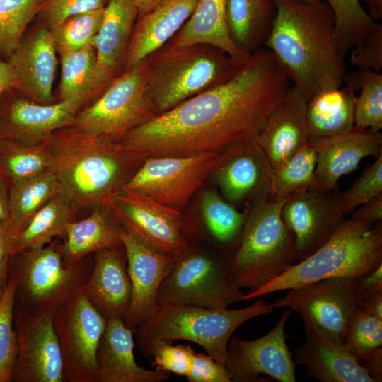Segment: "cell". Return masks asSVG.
<instances>
[{
  "label": "cell",
  "mask_w": 382,
  "mask_h": 382,
  "mask_svg": "<svg viewBox=\"0 0 382 382\" xmlns=\"http://www.w3.org/2000/svg\"><path fill=\"white\" fill-rule=\"evenodd\" d=\"M289 86L273 54L260 47L229 81L133 128L118 141L149 156L225 151L255 140Z\"/></svg>",
  "instance_id": "1"
},
{
  "label": "cell",
  "mask_w": 382,
  "mask_h": 382,
  "mask_svg": "<svg viewBox=\"0 0 382 382\" xmlns=\"http://www.w3.org/2000/svg\"><path fill=\"white\" fill-rule=\"evenodd\" d=\"M276 16L264 43L290 83L307 101L318 91L340 87L346 74L345 57L337 50L335 18L324 1L273 0Z\"/></svg>",
  "instance_id": "2"
},
{
  "label": "cell",
  "mask_w": 382,
  "mask_h": 382,
  "mask_svg": "<svg viewBox=\"0 0 382 382\" xmlns=\"http://www.w3.org/2000/svg\"><path fill=\"white\" fill-rule=\"evenodd\" d=\"M45 143L61 192L81 207L105 208L149 156L141 149L73 126L55 131Z\"/></svg>",
  "instance_id": "3"
},
{
  "label": "cell",
  "mask_w": 382,
  "mask_h": 382,
  "mask_svg": "<svg viewBox=\"0 0 382 382\" xmlns=\"http://www.w3.org/2000/svg\"><path fill=\"white\" fill-rule=\"evenodd\" d=\"M144 60L145 95L156 117L229 81L244 65L214 46L170 40Z\"/></svg>",
  "instance_id": "4"
},
{
  "label": "cell",
  "mask_w": 382,
  "mask_h": 382,
  "mask_svg": "<svg viewBox=\"0 0 382 382\" xmlns=\"http://www.w3.org/2000/svg\"><path fill=\"white\" fill-rule=\"evenodd\" d=\"M382 265L381 222L345 219L330 238L279 276L245 294L243 301L291 289L323 279L357 278Z\"/></svg>",
  "instance_id": "5"
},
{
  "label": "cell",
  "mask_w": 382,
  "mask_h": 382,
  "mask_svg": "<svg viewBox=\"0 0 382 382\" xmlns=\"http://www.w3.org/2000/svg\"><path fill=\"white\" fill-rule=\"evenodd\" d=\"M272 304L260 299L239 308H208L183 304H159L156 313L133 330L141 354L151 357L160 341L187 340L201 346L214 360L224 365L227 347L234 331L245 321L271 313Z\"/></svg>",
  "instance_id": "6"
},
{
  "label": "cell",
  "mask_w": 382,
  "mask_h": 382,
  "mask_svg": "<svg viewBox=\"0 0 382 382\" xmlns=\"http://www.w3.org/2000/svg\"><path fill=\"white\" fill-rule=\"evenodd\" d=\"M287 198L252 205L231 260L236 285L256 289L284 272L296 260L295 238L282 218Z\"/></svg>",
  "instance_id": "7"
},
{
  "label": "cell",
  "mask_w": 382,
  "mask_h": 382,
  "mask_svg": "<svg viewBox=\"0 0 382 382\" xmlns=\"http://www.w3.org/2000/svg\"><path fill=\"white\" fill-rule=\"evenodd\" d=\"M231 260L228 255L189 241L188 248L163 280L157 294L158 303L225 308L243 301L245 293L233 278Z\"/></svg>",
  "instance_id": "8"
},
{
  "label": "cell",
  "mask_w": 382,
  "mask_h": 382,
  "mask_svg": "<svg viewBox=\"0 0 382 382\" xmlns=\"http://www.w3.org/2000/svg\"><path fill=\"white\" fill-rule=\"evenodd\" d=\"M19 254L14 270L18 277L16 296L21 299V309L30 313L57 309L73 299L81 292L93 266L84 258L65 266L54 244Z\"/></svg>",
  "instance_id": "9"
},
{
  "label": "cell",
  "mask_w": 382,
  "mask_h": 382,
  "mask_svg": "<svg viewBox=\"0 0 382 382\" xmlns=\"http://www.w3.org/2000/svg\"><path fill=\"white\" fill-rule=\"evenodd\" d=\"M146 63L116 76L104 92L75 116L80 130L119 141L126 133L156 117L145 95Z\"/></svg>",
  "instance_id": "10"
},
{
  "label": "cell",
  "mask_w": 382,
  "mask_h": 382,
  "mask_svg": "<svg viewBox=\"0 0 382 382\" xmlns=\"http://www.w3.org/2000/svg\"><path fill=\"white\" fill-rule=\"evenodd\" d=\"M228 150L183 156H149L124 190L180 212Z\"/></svg>",
  "instance_id": "11"
},
{
  "label": "cell",
  "mask_w": 382,
  "mask_h": 382,
  "mask_svg": "<svg viewBox=\"0 0 382 382\" xmlns=\"http://www.w3.org/2000/svg\"><path fill=\"white\" fill-rule=\"evenodd\" d=\"M52 321L64 381L98 382L97 351L107 320L81 291L54 311Z\"/></svg>",
  "instance_id": "12"
},
{
  "label": "cell",
  "mask_w": 382,
  "mask_h": 382,
  "mask_svg": "<svg viewBox=\"0 0 382 382\" xmlns=\"http://www.w3.org/2000/svg\"><path fill=\"white\" fill-rule=\"evenodd\" d=\"M105 209L123 230L157 251L179 256L188 248L180 211L127 190Z\"/></svg>",
  "instance_id": "13"
},
{
  "label": "cell",
  "mask_w": 382,
  "mask_h": 382,
  "mask_svg": "<svg viewBox=\"0 0 382 382\" xmlns=\"http://www.w3.org/2000/svg\"><path fill=\"white\" fill-rule=\"evenodd\" d=\"M55 310H14L17 350L12 381H64L62 354L52 321Z\"/></svg>",
  "instance_id": "14"
},
{
  "label": "cell",
  "mask_w": 382,
  "mask_h": 382,
  "mask_svg": "<svg viewBox=\"0 0 382 382\" xmlns=\"http://www.w3.org/2000/svg\"><path fill=\"white\" fill-rule=\"evenodd\" d=\"M338 189H303L292 193L282 218L295 238L296 260H304L334 234L345 219Z\"/></svg>",
  "instance_id": "15"
},
{
  "label": "cell",
  "mask_w": 382,
  "mask_h": 382,
  "mask_svg": "<svg viewBox=\"0 0 382 382\" xmlns=\"http://www.w3.org/2000/svg\"><path fill=\"white\" fill-rule=\"evenodd\" d=\"M292 310H285L275 326L253 340L231 337L224 367L231 382L296 381V364L286 343L285 325Z\"/></svg>",
  "instance_id": "16"
},
{
  "label": "cell",
  "mask_w": 382,
  "mask_h": 382,
  "mask_svg": "<svg viewBox=\"0 0 382 382\" xmlns=\"http://www.w3.org/2000/svg\"><path fill=\"white\" fill-rule=\"evenodd\" d=\"M354 280L337 277L304 284L289 289L272 305L274 308L306 312L325 336L344 344L348 321L357 301Z\"/></svg>",
  "instance_id": "17"
},
{
  "label": "cell",
  "mask_w": 382,
  "mask_h": 382,
  "mask_svg": "<svg viewBox=\"0 0 382 382\" xmlns=\"http://www.w3.org/2000/svg\"><path fill=\"white\" fill-rule=\"evenodd\" d=\"M83 107L75 100L41 104L10 89L0 96V139L43 143L55 131L71 125Z\"/></svg>",
  "instance_id": "18"
},
{
  "label": "cell",
  "mask_w": 382,
  "mask_h": 382,
  "mask_svg": "<svg viewBox=\"0 0 382 382\" xmlns=\"http://www.w3.org/2000/svg\"><path fill=\"white\" fill-rule=\"evenodd\" d=\"M118 233L126 253L132 288L131 302L123 321L127 328L133 330L157 311L158 289L178 256L149 247L120 226Z\"/></svg>",
  "instance_id": "19"
},
{
  "label": "cell",
  "mask_w": 382,
  "mask_h": 382,
  "mask_svg": "<svg viewBox=\"0 0 382 382\" xmlns=\"http://www.w3.org/2000/svg\"><path fill=\"white\" fill-rule=\"evenodd\" d=\"M51 31L40 25L25 33L8 57L13 75V90L41 104L53 103L52 87L57 65Z\"/></svg>",
  "instance_id": "20"
},
{
  "label": "cell",
  "mask_w": 382,
  "mask_h": 382,
  "mask_svg": "<svg viewBox=\"0 0 382 382\" xmlns=\"http://www.w3.org/2000/svg\"><path fill=\"white\" fill-rule=\"evenodd\" d=\"M213 175L230 203L253 205L272 197L273 169L255 141L230 149Z\"/></svg>",
  "instance_id": "21"
},
{
  "label": "cell",
  "mask_w": 382,
  "mask_h": 382,
  "mask_svg": "<svg viewBox=\"0 0 382 382\" xmlns=\"http://www.w3.org/2000/svg\"><path fill=\"white\" fill-rule=\"evenodd\" d=\"M296 312L303 320L306 339L294 350V361L306 368L308 378L320 382H374L344 344L325 336L306 312Z\"/></svg>",
  "instance_id": "22"
},
{
  "label": "cell",
  "mask_w": 382,
  "mask_h": 382,
  "mask_svg": "<svg viewBox=\"0 0 382 382\" xmlns=\"http://www.w3.org/2000/svg\"><path fill=\"white\" fill-rule=\"evenodd\" d=\"M307 144L316 156V174L327 190L338 188L340 178L356 170L365 157L382 153V134L354 126L337 135L310 137Z\"/></svg>",
  "instance_id": "23"
},
{
  "label": "cell",
  "mask_w": 382,
  "mask_h": 382,
  "mask_svg": "<svg viewBox=\"0 0 382 382\" xmlns=\"http://www.w3.org/2000/svg\"><path fill=\"white\" fill-rule=\"evenodd\" d=\"M307 100L294 86H289L270 115L255 142L273 170L307 144Z\"/></svg>",
  "instance_id": "24"
},
{
  "label": "cell",
  "mask_w": 382,
  "mask_h": 382,
  "mask_svg": "<svg viewBox=\"0 0 382 382\" xmlns=\"http://www.w3.org/2000/svg\"><path fill=\"white\" fill-rule=\"evenodd\" d=\"M81 291L107 320H124L131 302L132 288L123 245L94 253L93 269Z\"/></svg>",
  "instance_id": "25"
},
{
  "label": "cell",
  "mask_w": 382,
  "mask_h": 382,
  "mask_svg": "<svg viewBox=\"0 0 382 382\" xmlns=\"http://www.w3.org/2000/svg\"><path fill=\"white\" fill-rule=\"evenodd\" d=\"M199 0H160L137 18L125 54L123 71L128 70L168 42L193 13Z\"/></svg>",
  "instance_id": "26"
},
{
  "label": "cell",
  "mask_w": 382,
  "mask_h": 382,
  "mask_svg": "<svg viewBox=\"0 0 382 382\" xmlns=\"http://www.w3.org/2000/svg\"><path fill=\"white\" fill-rule=\"evenodd\" d=\"M133 330L123 320H107L97 351L98 382H162L168 372L139 366L134 355Z\"/></svg>",
  "instance_id": "27"
},
{
  "label": "cell",
  "mask_w": 382,
  "mask_h": 382,
  "mask_svg": "<svg viewBox=\"0 0 382 382\" xmlns=\"http://www.w3.org/2000/svg\"><path fill=\"white\" fill-rule=\"evenodd\" d=\"M138 17L136 0H109L93 44L98 66L110 81L123 71L125 54Z\"/></svg>",
  "instance_id": "28"
},
{
  "label": "cell",
  "mask_w": 382,
  "mask_h": 382,
  "mask_svg": "<svg viewBox=\"0 0 382 382\" xmlns=\"http://www.w3.org/2000/svg\"><path fill=\"white\" fill-rule=\"evenodd\" d=\"M170 41L175 45L214 46L243 65L251 57V54L241 50L230 37L225 0H199L190 17Z\"/></svg>",
  "instance_id": "29"
},
{
  "label": "cell",
  "mask_w": 382,
  "mask_h": 382,
  "mask_svg": "<svg viewBox=\"0 0 382 382\" xmlns=\"http://www.w3.org/2000/svg\"><path fill=\"white\" fill-rule=\"evenodd\" d=\"M119 225L104 207H96L87 217L66 226L64 243L59 247L65 266L76 265L88 255L122 245Z\"/></svg>",
  "instance_id": "30"
},
{
  "label": "cell",
  "mask_w": 382,
  "mask_h": 382,
  "mask_svg": "<svg viewBox=\"0 0 382 382\" xmlns=\"http://www.w3.org/2000/svg\"><path fill=\"white\" fill-rule=\"evenodd\" d=\"M357 96L349 87H332L318 91L307 101L306 120L310 137L342 134L354 126Z\"/></svg>",
  "instance_id": "31"
},
{
  "label": "cell",
  "mask_w": 382,
  "mask_h": 382,
  "mask_svg": "<svg viewBox=\"0 0 382 382\" xmlns=\"http://www.w3.org/2000/svg\"><path fill=\"white\" fill-rule=\"evenodd\" d=\"M228 30L233 43L251 54L264 45L276 16L273 0H225Z\"/></svg>",
  "instance_id": "32"
},
{
  "label": "cell",
  "mask_w": 382,
  "mask_h": 382,
  "mask_svg": "<svg viewBox=\"0 0 382 382\" xmlns=\"http://www.w3.org/2000/svg\"><path fill=\"white\" fill-rule=\"evenodd\" d=\"M60 57L59 100H75L85 105L98 98L111 83L98 66L93 43Z\"/></svg>",
  "instance_id": "33"
},
{
  "label": "cell",
  "mask_w": 382,
  "mask_h": 382,
  "mask_svg": "<svg viewBox=\"0 0 382 382\" xmlns=\"http://www.w3.org/2000/svg\"><path fill=\"white\" fill-rule=\"evenodd\" d=\"M59 192L57 179L50 170L11 183L8 197L11 252L18 234L31 218Z\"/></svg>",
  "instance_id": "34"
},
{
  "label": "cell",
  "mask_w": 382,
  "mask_h": 382,
  "mask_svg": "<svg viewBox=\"0 0 382 382\" xmlns=\"http://www.w3.org/2000/svg\"><path fill=\"white\" fill-rule=\"evenodd\" d=\"M201 225L219 250L231 257L239 243L247 213L238 212L216 191L205 190L200 198Z\"/></svg>",
  "instance_id": "35"
},
{
  "label": "cell",
  "mask_w": 382,
  "mask_h": 382,
  "mask_svg": "<svg viewBox=\"0 0 382 382\" xmlns=\"http://www.w3.org/2000/svg\"><path fill=\"white\" fill-rule=\"evenodd\" d=\"M73 205L59 192L31 218L18 234L11 257L45 246L55 236L64 238L67 224L74 221Z\"/></svg>",
  "instance_id": "36"
},
{
  "label": "cell",
  "mask_w": 382,
  "mask_h": 382,
  "mask_svg": "<svg viewBox=\"0 0 382 382\" xmlns=\"http://www.w3.org/2000/svg\"><path fill=\"white\" fill-rule=\"evenodd\" d=\"M343 83L355 93L354 125L380 132L382 129V74L371 70L345 74Z\"/></svg>",
  "instance_id": "37"
},
{
  "label": "cell",
  "mask_w": 382,
  "mask_h": 382,
  "mask_svg": "<svg viewBox=\"0 0 382 382\" xmlns=\"http://www.w3.org/2000/svg\"><path fill=\"white\" fill-rule=\"evenodd\" d=\"M316 166L315 151L306 144L273 170L271 198H287L303 189H325L316 174Z\"/></svg>",
  "instance_id": "38"
},
{
  "label": "cell",
  "mask_w": 382,
  "mask_h": 382,
  "mask_svg": "<svg viewBox=\"0 0 382 382\" xmlns=\"http://www.w3.org/2000/svg\"><path fill=\"white\" fill-rule=\"evenodd\" d=\"M323 1L329 6L334 15L336 46L343 57L380 24L370 17L359 0Z\"/></svg>",
  "instance_id": "39"
},
{
  "label": "cell",
  "mask_w": 382,
  "mask_h": 382,
  "mask_svg": "<svg viewBox=\"0 0 382 382\" xmlns=\"http://www.w3.org/2000/svg\"><path fill=\"white\" fill-rule=\"evenodd\" d=\"M51 158L45 142L26 144L0 140V166L10 183L50 170Z\"/></svg>",
  "instance_id": "40"
},
{
  "label": "cell",
  "mask_w": 382,
  "mask_h": 382,
  "mask_svg": "<svg viewBox=\"0 0 382 382\" xmlns=\"http://www.w3.org/2000/svg\"><path fill=\"white\" fill-rule=\"evenodd\" d=\"M43 0H0V54L8 57L21 42Z\"/></svg>",
  "instance_id": "41"
},
{
  "label": "cell",
  "mask_w": 382,
  "mask_h": 382,
  "mask_svg": "<svg viewBox=\"0 0 382 382\" xmlns=\"http://www.w3.org/2000/svg\"><path fill=\"white\" fill-rule=\"evenodd\" d=\"M105 8L72 16L51 30L57 52L61 56L92 44L100 30Z\"/></svg>",
  "instance_id": "42"
},
{
  "label": "cell",
  "mask_w": 382,
  "mask_h": 382,
  "mask_svg": "<svg viewBox=\"0 0 382 382\" xmlns=\"http://www.w3.org/2000/svg\"><path fill=\"white\" fill-rule=\"evenodd\" d=\"M18 277L13 271L6 286L0 301V376L2 382L12 381L15 363L17 340L13 330L14 303Z\"/></svg>",
  "instance_id": "43"
},
{
  "label": "cell",
  "mask_w": 382,
  "mask_h": 382,
  "mask_svg": "<svg viewBox=\"0 0 382 382\" xmlns=\"http://www.w3.org/2000/svg\"><path fill=\"white\" fill-rule=\"evenodd\" d=\"M344 345L361 365L382 347V320L354 309L348 321Z\"/></svg>",
  "instance_id": "44"
},
{
  "label": "cell",
  "mask_w": 382,
  "mask_h": 382,
  "mask_svg": "<svg viewBox=\"0 0 382 382\" xmlns=\"http://www.w3.org/2000/svg\"><path fill=\"white\" fill-rule=\"evenodd\" d=\"M380 195H382V153L353 185L342 193V211L346 216Z\"/></svg>",
  "instance_id": "45"
},
{
  "label": "cell",
  "mask_w": 382,
  "mask_h": 382,
  "mask_svg": "<svg viewBox=\"0 0 382 382\" xmlns=\"http://www.w3.org/2000/svg\"><path fill=\"white\" fill-rule=\"evenodd\" d=\"M108 1L109 0H43L37 16L40 24L51 30L69 17L105 8Z\"/></svg>",
  "instance_id": "46"
},
{
  "label": "cell",
  "mask_w": 382,
  "mask_h": 382,
  "mask_svg": "<svg viewBox=\"0 0 382 382\" xmlns=\"http://www.w3.org/2000/svg\"><path fill=\"white\" fill-rule=\"evenodd\" d=\"M194 354V349L189 345H173L171 342L160 341L152 349V365L157 369L185 376Z\"/></svg>",
  "instance_id": "47"
},
{
  "label": "cell",
  "mask_w": 382,
  "mask_h": 382,
  "mask_svg": "<svg viewBox=\"0 0 382 382\" xmlns=\"http://www.w3.org/2000/svg\"><path fill=\"white\" fill-rule=\"evenodd\" d=\"M352 50L349 62L361 70L380 73L382 69V25L371 31Z\"/></svg>",
  "instance_id": "48"
},
{
  "label": "cell",
  "mask_w": 382,
  "mask_h": 382,
  "mask_svg": "<svg viewBox=\"0 0 382 382\" xmlns=\"http://www.w3.org/2000/svg\"><path fill=\"white\" fill-rule=\"evenodd\" d=\"M185 376L190 382H231L224 365L203 353L195 352Z\"/></svg>",
  "instance_id": "49"
},
{
  "label": "cell",
  "mask_w": 382,
  "mask_h": 382,
  "mask_svg": "<svg viewBox=\"0 0 382 382\" xmlns=\"http://www.w3.org/2000/svg\"><path fill=\"white\" fill-rule=\"evenodd\" d=\"M354 289L357 301L382 293V265L355 278Z\"/></svg>",
  "instance_id": "50"
},
{
  "label": "cell",
  "mask_w": 382,
  "mask_h": 382,
  "mask_svg": "<svg viewBox=\"0 0 382 382\" xmlns=\"http://www.w3.org/2000/svg\"><path fill=\"white\" fill-rule=\"evenodd\" d=\"M8 221L0 219V288L4 289L8 281V260L11 247L8 238Z\"/></svg>",
  "instance_id": "51"
},
{
  "label": "cell",
  "mask_w": 382,
  "mask_h": 382,
  "mask_svg": "<svg viewBox=\"0 0 382 382\" xmlns=\"http://www.w3.org/2000/svg\"><path fill=\"white\" fill-rule=\"evenodd\" d=\"M351 217L363 219L371 224L381 222L382 195L378 196L353 211Z\"/></svg>",
  "instance_id": "52"
},
{
  "label": "cell",
  "mask_w": 382,
  "mask_h": 382,
  "mask_svg": "<svg viewBox=\"0 0 382 382\" xmlns=\"http://www.w3.org/2000/svg\"><path fill=\"white\" fill-rule=\"evenodd\" d=\"M355 309L382 320V293L357 301Z\"/></svg>",
  "instance_id": "53"
},
{
  "label": "cell",
  "mask_w": 382,
  "mask_h": 382,
  "mask_svg": "<svg viewBox=\"0 0 382 382\" xmlns=\"http://www.w3.org/2000/svg\"><path fill=\"white\" fill-rule=\"evenodd\" d=\"M361 366L368 372L374 382L382 381V348L376 350Z\"/></svg>",
  "instance_id": "54"
},
{
  "label": "cell",
  "mask_w": 382,
  "mask_h": 382,
  "mask_svg": "<svg viewBox=\"0 0 382 382\" xmlns=\"http://www.w3.org/2000/svg\"><path fill=\"white\" fill-rule=\"evenodd\" d=\"M8 183V178L0 166V219L5 221H8L9 219Z\"/></svg>",
  "instance_id": "55"
},
{
  "label": "cell",
  "mask_w": 382,
  "mask_h": 382,
  "mask_svg": "<svg viewBox=\"0 0 382 382\" xmlns=\"http://www.w3.org/2000/svg\"><path fill=\"white\" fill-rule=\"evenodd\" d=\"M13 75L10 64L7 62L0 61V88L4 91L13 88Z\"/></svg>",
  "instance_id": "56"
},
{
  "label": "cell",
  "mask_w": 382,
  "mask_h": 382,
  "mask_svg": "<svg viewBox=\"0 0 382 382\" xmlns=\"http://www.w3.org/2000/svg\"><path fill=\"white\" fill-rule=\"evenodd\" d=\"M367 6L369 15L375 21L382 18V0H361Z\"/></svg>",
  "instance_id": "57"
},
{
  "label": "cell",
  "mask_w": 382,
  "mask_h": 382,
  "mask_svg": "<svg viewBox=\"0 0 382 382\" xmlns=\"http://www.w3.org/2000/svg\"><path fill=\"white\" fill-rule=\"evenodd\" d=\"M160 0H136L138 16L151 11Z\"/></svg>",
  "instance_id": "58"
},
{
  "label": "cell",
  "mask_w": 382,
  "mask_h": 382,
  "mask_svg": "<svg viewBox=\"0 0 382 382\" xmlns=\"http://www.w3.org/2000/svg\"><path fill=\"white\" fill-rule=\"evenodd\" d=\"M301 1L311 4H320L323 1L322 0H301Z\"/></svg>",
  "instance_id": "59"
},
{
  "label": "cell",
  "mask_w": 382,
  "mask_h": 382,
  "mask_svg": "<svg viewBox=\"0 0 382 382\" xmlns=\"http://www.w3.org/2000/svg\"><path fill=\"white\" fill-rule=\"evenodd\" d=\"M3 291H4V289L0 288V301L3 296Z\"/></svg>",
  "instance_id": "60"
},
{
  "label": "cell",
  "mask_w": 382,
  "mask_h": 382,
  "mask_svg": "<svg viewBox=\"0 0 382 382\" xmlns=\"http://www.w3.org/2000/svg\"><path fill=\"white\" fill-rule=\"evenodd\" d=\"M5 92L3 89L0 88V96L2 95V93Z\"/></svg>",
  "instance_id": "61"
},
{
  "label": "cell",
  "mask_w": 382,
  "mask_h": 382,
  "mask_svg": "<svg viewBox=\"0 0 382 382\" xmlns=\"http://www.w3.org/2000/svg\"><path fill=\"white\" fill-rule=\"evenodd\" d=\"M0 382H2V380H1V376H0Z\"/></svg>",
  "instance_id": "62"
},
{
  "label": "cell",
  "mask_w": 382,
  "mask_h": 382,
  "mask_svg": "<svg viewBox=\"0 0 382 382\" xmlns=\"http://www.w3.org/2000/svg\"><path fill=\"white\" fill-rule=\"evenodd\" d=\"M0 140H1V139H0Z\"/></svg>",
  "instance_id": "63"
}]
</instances>
